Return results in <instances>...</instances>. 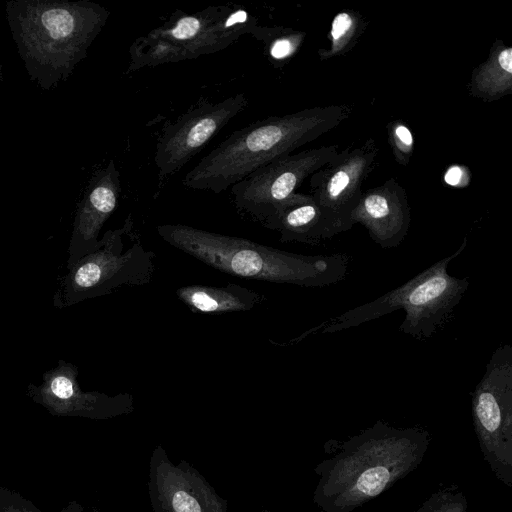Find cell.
Instances as JSON below:
<instances>
[{"label":"cell","instance_id":"6da1fadb","mask_svg":"<svg viewBox=\"0 0 512 512\" xmlns=\"http://www.w3.org/2000/svg\"><path fill=\"white\" fill-rule=\"evenodd\" d=\"M429 434L383 421L346 440L319 465L315 500L324 512H352L416 469Z\"/></svg>","mask_w":512,"mask_h":512},{"label":"cell","instance_id":"7a4b0ae2","mask_svg":"<svg viewBox=\"0 0 512 512\" xmlns=\"http://www.w3.org/2000/svg\"><path fill=\"white\" fill-rule=\"evenodd\" d=\"M5 12L25 69L44 90L68 79L109 18L87 0H12Z\"/></svg>","mask_w":512,"mask_h":512},{"label":"cell","instance_id":"3957f363","mask_svg":"<svg viewBox=\"0 0 512 512\" xmlns=\"http://www.w3.org/2000/svg\"><path fill=\"white\" fill-rule=\"evenodd\" d=\"M352 106L332 104L272 116L234 131L189 171L183 184L220 193L260 167L336 128Z\"/></svg>","mask_w":512,"mask_h":512},{"label":"cell","instance_id":"277c9868","mask_svg":"<svg viewBox=\"0 0 512 512\" xmlns=\"http://www.w3.org/2000/svg\"><path fill=\"white\" fill-rule=\"evenodd\" d=\"M170 246L221 272L251 280L324 287L346 277L345 253L306 256L183 224L156 227Z\"/></svg>","mask_w":512,"mask_h":512},{"label":"cell","instance_id":"5b68a950","mask_svg":"<svg viewBox=\"0 0 512 512\" xmlns=\"http://www.w3.org/2000/svg\"><path fill=\"white\" fill-rule=\"evenodd\" d=\"M466 242L465 238L453 254L437 261L401 286L328 319L299 339L312 332L333 333L356 327L399 309L405 311L400 332L418 340L430 338L448 320L468 288L467 278L454 277L447 271L449 263L466 247Z\"/></svg>","mask_w":512,"mask_h":512},{"label":"cell","instance_id":"8992f818","mask_svg":"<svg viewBox=\"0 0 512 512\" xmlns=\"http://www.w3.org/2000/svg\"><path fill=\"white\" fill-rule=\"evenodd\" d=\"M257 26L256 18L238 6H210L192 14L176 11L132 43L127 71L215 53L244 34L253 35Z\"/></svg>","mask_w":512,"mask_h":512},{"label":"cell","instance_id":"52a82bcc","mask_svg":"<svg viewBox=\"0 0 512 512\" xmlns=\"http://www.w3.org/2000/svg\"><path fill=\"white\" fill-rule=\"evenodd\" d=\"M154 258L155 254L144 248L135 233L129 215L122 227L104 233L95 251L67 268L53 304L67 308L123 286L148 284L155 271Z\"/></svg>","mask_w":512,"mask_h":512},{"label":"cell","instance_id":"ba28073f","mask_svg":"<svg viewBox=\"0 0 512 512\" xmlns=\"http://www.w3.org/2000/svg\"><path fill=\"white\" fill-rule=\"evenodd\" d=\"M472 418L480 450L491 470L512 484V347L496 348L472 394Z\"/></svg>","mask_w":512,"mask_h":512},{"label":"cell","instance_id":"9c48e42d","mask_svg":"<svg viewBox=\"0 0 512 512\" xmlns=\"http://www.w3.org/2000/svg\"><path fill=\"white\" fill-rule=\"evenodd\" d=\"M379 152L373 138L339 151L310 176V193L319 208L329 239L353 227L350 218L364 181L375 167Z\"/></svg>","mask_w":512,"mask_h":512},{"label":"cell","instance_id":"30bf717a","mask_svg":"<svg viewBox=\"0 0 512 512\" xmlns=\"http://www.w3.org/2000/svg\"><path fill=\"white\" fill-rule=\"evenodd\" d=\"M339 152L332 144L278 158L231 186L234 203L263 222Z\"/></svg>","mask_w":512,"mask_h":512},{"label":"cell","instance_id":"8fae6325","mask_svg":"<svg viewBox=\"0 0 512 512\" xmlns=\"http://www.w3.org/2000/svg\"><path fill=\"white\" fill-rule=\"evenodd\" d=\"M247 104L244 94L230 96L218 103L203 101L175 122L166 124L157 141L154 157L159 179L182 169Z\"/></svg>","mask_w":512,"mask_h":512},{"label":"cell","instance_id":"7c38bea8","mask_svg":"<svg viewBox=\"0 0 512 512\" xmlns=\"http://www.w3.org/2000/svg\"><path fill=\"white\" fill-rule=\"evenodd\" d=\"M121 191L119 171L113 160L97 171L77 206L68 247L67 268L100 245L99 234L118 205Z\"/></svg>","mask_w":512,"mask_h":512},{"label":"cell","instance_id":"4fadbf2b","mask_svg":"<svg viewBox=\"0 0 512 512\" xmlns=\"http://www.w3.org/2000/svg\"><path fill=\"white\" fill-rule=\"evenodd\" d=\"M351 224H362L382 248L397 247L406 237L411 222L406 190L394 179L363 191L353 210Z\"/></svg>","mask_w":512,"mask_h":512},{"label":"cell","instance_id":"5bb4252c","mask_svg":"<svg viewBox=\"0 0 512 512\" xmlns=\"http://www.w3.org/2000/svg\"><path fill=\"white\" fill-rule=\"evenodd\" d=\"M263 225L280 233L282 242L317 245L329 239L321 212L309 194H293Z\"/></svg>","mask_w":512,"mask_h":512},{"label":"cell","instance_id":"9a60e30c","mask_svg":"<svg viewBox=\"0 0 512 512\" xmlns=\"http://www.w3.org/2000/svg\"><path fill=\"white\" fill-rule=\"evenodd\" d=\"M175 293L191 311L202 314L248 311L264 299L262 294L236 283L225 286L192 284L179 287Z\"/></svg>","mask_w":512,"mask_h":512},{"label":"cell","instance_id":"2e32d148","mask_svg":"<svg viewBox=\"0 0 512 512\" xmlns=\"http://www.w3.org/2000/svg\"><path fill=\"white\" fill-rule=\"evenodd\" d=\"M78 369L72 363L60 360L46 371L40 386L30 385L43 401L63 405L114 404L129 399L128 395L108 397L99 393H84L77 380Z\"/></svg>","mask_w":512,"mask_h":512},{"label":"cell","instance_id":"e0dca14e","mask_svg":"<svg viewBox=\"0 0 512 512\" xmlns=\"http://www.w3.org/2000/svg\"><path fill=\"white\" fill-rule=\"evenodd\" d=\"M474 97L495 101L512 93V47L496 40L485 62L474 69L468 83Z\"/></svg>","mask_w":512,"mask_h":512},{"label":"cell","instance_id":"ac0fdd59","mask_svg":"<svg viewBox=\"0 0 512 512\" xmlns=\"http://www.w3.org/2000/svg\"><path fill=\"white\" fill-rule=\"evenodd\" d=\"M367 28L363 16L354 10H344L337 13L331 23L329 49H320V60L342 56L351 51L360 40Z\"/></svg>","mask_w":512,"mask_h":512},{"label":"cell","instance_id":"d6986e66","mask_svg":"<svg viewBox=\"0 0 512 512\" xmlns=\"http://www.w3.org/2000/svg\"><path fill=\"white\" fill-rule=\"evenodd\" d=\"M253 36L265 44L266 54L271 59L282 61L297 51L305 34L284 27L257 26Z\"/></svg>","mask_w":512,"mask_h":512},{"label":"cell","instance_id":"ffe728a7","mask_svg":"<svg viewBox=\"0 0 512 512\" xmlns=\"http://www.w3.org/2000/svg\"><path fill=\"white\" fill-rule=\"evenodd\" d=\"M467 500L457 487H447L431 495L416 512H466Z\"/></svg>","mask_w":512,"mask_h":512},{"label":"cell","instance_id":"44dd1931","mask_svg":"<svg viewBox=\"0 0 512 512\" xmlns=\"http://www.w3.org/2000/svg\"><path fill=\"white\" fill-rule=\"evenodd\" d=\"M388 139L394 157L399 164L407 165L413 152V136L410 129L400 121L391 122L387 128Z\"/></svg>","mask_w":512,"mask_h":512},{"label":"cell","instance_id":"7402d4cb","mask_svg":"<svg viewBox=\"0 0 512 512\" xmlns=\"http://www.w3.org/2000/svg\"><path fill=\"white\" fill-rule=\"evenodd\" d=\"M173 507L176 512H201L197 501L186 492H177L173 497Z\"/></svg>","mask_w":512,"mask_h":512},{"label":"cell","instance_id":"603a6c76","mask_svg":"<svg viewBox=\"0 0 512 512\" xmlns=\"http://www.w3.org/2000/svg\"><path fill=\"white\" fill-rule=\"evenodd\" d=\"M462 178V170L458 166H453L445 175V181L450 185H458Z\"/></svg>","mask_w":512,"mask_h":512},{"label":"cell","instance_id":"cb8c5ba5","mask_svg":"<svg viewBox=\"0 0 512 512\" xmlns=\"http://www.w3.org/2000/svg\"><path fill=\"white\" fill-rule=\"evenodd\" d=\"M2 80V65L0 64V82Z\"/></svg>","mask_w":512,"mask_h":512}]
</instances>
